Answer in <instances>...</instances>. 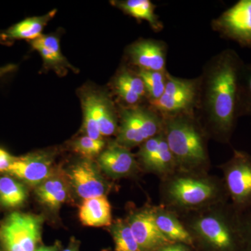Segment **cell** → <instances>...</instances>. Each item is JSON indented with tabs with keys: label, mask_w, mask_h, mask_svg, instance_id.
I'll return each mask as SVG.
<instances>
[{
	"label": "cell",
	"mask_w": 251,
	"mask_h": 251,
	"mask_svg": "<svg viewBox=\"0 0 251 251\" xmlns=\"http://www.w3.org/2000/svg\"><path fill=\"white\" fill-rule=\"evenodd\" d=\"M161 133L156 136L150 138L140 145L138 158H139L140 164L145 171H150L153 161L156 158L158 149H159Z\"/></svg>",
	"instance_id": "30"
},
{
	"label": "cell",
	"mask_w": 251,
	"mask_h": 251,
	"mask_svg": "<svg viewBox=\"0 0 251 251\" xmlns=\"http://www.w3.org/2000/svg\"><path fill=\"white\" fill-rule=\"evenodd\" d=\"M130 60L139 70L166 72L168 46L164 41L142 39L128 47Z\"/></svg>",
	"instance_id": "13"
},
{
	"label": "cell",
	"mask_w": 251,
	"mask_h": 251,
	"mask_svg": "<svg viewBox=\"0 0 251 251\" xmlns=\"http://www.w3.org/2000/svg\"><path fill=\"white\" fill-rule=\"evenodd\" d=\"M177 170L174 156L162 131L159 149L150 172L158 175L161 179H164L174 174Z\"/></svg>",
	"instance_id": "23"
},
{
	"label": "cell",
	"mask_w": 251,
	"mask_h": 251,
	"mask_svg": "<svg viewBox=\"0 0 251 251\" xmlns=\"http://www.w3.org/2000/svg\"><path fill=\"white\" fill-rule=\"evenodd\" d=\"M98 161L100 169L113 179L130 176L138 170V162L128 149L117 143L103 150Z\"/></svg>",
	"instance_id": "14"
},
{
	"label": "cell",
	"mask_w": 251,
	"mask_h": 251,
	"mask_svg": "<svg viewBox=\"0 0 251 251\" xmlns=\"http://www.w3.org/2000/svg\"><path fill=\"white\" fill-rule=\"evenodd\" d=\"M82 105H83L84 128L87 136L95 140H101L103 136L100 134L97 115H96L93 94L86 97Z\"/></svg>",
	"instance_id": "28"
},
{
	"label": "cell",
	"mask_w": 251,
	"mask_h": 251,
	"mask_svg": "<svg viewBox=\"0 0 251 251\" xmlns=\"http://www.w3.org/2000/svg\"><path fill=\"white\" fill-rule=\"evenodd\" d=\"M126 14L147 21L155 31L163 29V24L156 13V6L150 0H126L113 3Z\"/></svg>",
	"instance_id": "18"
},
{
	"label": "cell",
	"mask_w": 251,
	"mask_h": 251,
	"mask_svg": "<svg viewBox=\"0 0 251 251\" xmlns=\"http://www.w3.org/2000/svg\"><path fill=\"white\" fill-rule=\"evenodd\" d=\"M68 178L75 193L84 200L105 196L109 189L106 181L89 160L72 166Z\"/></svg>",
	"instance_id": "12"
},
{
	"label": "cell",
	"mask_w": 251,
	"mask_h": 251,
	"mask_svg": "<svg viewBox=\"0 0 251 251\" xmlns=\"http://www.w3.org/2000/svg\"><path fill=\"white\" fill-rule=\"evenodd\" d=\"M244 62L233 49L211 57L198 79L194 112L208 138L230 143L239 118V85Z\"/></svg>",
	"instance_id": "1"
},
{
	"label": "cell",
	"mask_w": 251,
	"mask_h": 251,
	"mask_svg": "<svg viewBox=\"0 0 251 251\" xmlns=\"http://www.w3.org/2000/svg\"><path fill=\"white\" fill-rule=\"evenodd\" d=\"M14 160L15 158L10 155V153L0 148V173L7 172Z\"/></svg>",
	"instance_id": "32"
},
{
	"label": "cell",
	"mask_w": 251,
	"mask_h": 251,
	"mask_svg": "<svg viewBox=\"0 0 251 251\" xmlns=\"http://www.w3.org/2000/svg\"><path fill=\"white\" fill-rule=\"evenodd\" d=\"M161 190V205L177 214L229 202L222 178L208 173L175 172L162 179Z\"/></svg>",
	"instance_id": "3"
},
{
	"label": "cell",
	"mask_w": 251,
	"mask_h": 251,
	"mask_svg": "<svg viewBox=\"0 0 251 251\" xmlns=\"http://www.w3.org/2000/svg\"><path fill=\"white\" fill-rule=\"evenodd\" d=\"M81 223L90 227H107L112 224V208L106 196L85 199L79 209Z\"/></svg>",
	"instance_id": "16"
},
{
	"label": "cell",
	"mask_w": 251,
	"mask_h": 251,
	"mask_svg": "<svg viewBox=\"0 0 251 251\" xmlns=\"http://www.w3.org/2000/svg\"><path fill=\"white\" fill-rule=\"evenodd\" d=\"M115 88H122L147 99L145 85L138 74L123 70L115 78Z\"/></svg>",
	"instance_id": "27"
},
{
	"label": "cell",
	"mask_w": 251,
	"mask_h": 251,
	"mask_svg": "<svg viewBox=\"0 0 251 251\" xmlns=\"http://www.w3.org/2000/svg\"><path fill=\"white\" fill-rule=\"evenodd\" d=\"M219 168L229 202L241 214L251 211V154L234 150L230 158Z\"/></svg>",
	"instance_id": "5"
},
{
	"label": "cell",
	"mask_w": 251,
	"mask_h": 251,
	"mask_svg": "<svg viewBox=\"0 0 251 251\" xmlns=\"http://www.w3.org/2000/svg\"><path fill=\"white\" fill-rule=\"evenodd\" d=\"M55 11H51L46 16L32 17L23 20L21 22L8 28L0 35L4 42H11L20 39L33 41L42 35L43 29L50 20L55 14Z\"/></svg>",
	"instance_id": "17"
},
{
	"label": "cell",
	"mask_w": 251,
	"mask_h": 251,
	"mask_svg": "<svg viewBox=\"0 0 251 251\" xmlns=\"http://www.w3.org/2000/svg\"><path fill=\"white\" fill-rule=\"evenodd\" d=\"M239 117H251V64H246L241 72L239 85Z\"/></svg>",
	"instance_id": "26"
},
{
	"label": "cell",
	"mask_w": 251,
	"mask_h": 251,
	"mask_svg": "<svg viewBox=\"0 0 251 251\" xmlns=\"http://www.w3.org/2000/svg\"><path fill=\"white\" fill-rule=\"evenodd\" d=\"M211 28L224 39L251 47V0H239L211 21Z\"/></svg>",
	"instance_id": "9"
},
{
	"label": "cell",
	"mask_w": 251,
	"mask_h": 251,
	"mask_svg": "<svg viewBox=\"0 0 251 251\" xmlns=\"http://www.w3.org/2000/svg\"><path fill=\"white\" fill-rule=\"evenodd\" d=\"M151 211L157 227L167 239L196 249L191 234L176 212L163 205L151 206Z\"/></svg>",
	"instance_id": "15"
},
{
	"label": "cell",
	"mask_w": 251,
	"mask_h": 251,
	"mask_svg": "<svg viewBox=\"0 0 251 251\" xmlns=\"http://www.w3.org/2000/svg\"><path fill=\"white\" fill-rule=\"evenodd\" d=\"M163 131L177 171L207 173L210 166L205 131L194 111L161 115Z\"/></svg>",
	"instance_id": "4"
},
{
	"label": "cell",
	"mask_w": 251,
	"mask_h": 251,
	"mask_svg": "<svg viewBox=\"0 0 251 251\" xmlns=\"http://www.w3.org/2000/svg\"><path fill=\"white\" fill-rule=\"evenodd\" d=\"M198 79L173 76L168 72L164 94L149 106L161 115L194 111L197 99Z\"/></svg>",
	"instance_id": "8"
},
{
	"label": "cell",
	"mask_w": 251,
	"mask_h": 251,
	"mask_svg": "<svg viewBox=\"0 0 251 251\" xmlns=\"http://www.w3.org/2000/svg\"><path fill=\"white\" fill-rule=\"evenodd\" d=\"M192 237L195 249L203 251H245L244 219L227 202L178 214Z\"/></svg>",
	"instance_id": "2"
},
{
	"label": "cell",
	"mask_w": 251,
	"mask_h": 251,
	"mask_svg": "<svg viewBox=\"0 0 251 251\" xmlns=\"http://www.w3.org/2000/svg\"><path fill=\"white\" fill-rule=\"evenodd\" d=\"M245 251H251V210L243 214Z\"/></svg>",
	"instance_id": "31"
},
{
	"label": "cell",
	"mask_w": 251,
	"mask_h": 251,
	"mask_svg": "<svg viewBox=\"0 0 251 251\" xmlns=\"http://www.w3.org/2000/svg\"><path fill=\"white\" fill-rule=\"evenodd\" d=\"M94 108L102 136L115 134L117 119L112 102L107 97L93 94Z\"/></svg>",
	"instance_id": "20"
},
{
	"label": "cell",
	"mask_w": 251,
	"mask_h": 251,
	"mask_svg": "<svg viewBox=\"0 0 251 251\" xmlns=\"http://www.w3.org/2000/svg\"><path fill=\"white\" fill-rule=\"evenodd\" d=\"M104 147L105 142L103 139L95 140L87 135L75 140L73 145L74 151L87 160L100 155Z\"/></svg>",
	"instance_id": "29"
},
{
	"label": "cell",
	"mask_w": 251,
	"mask_h": 251,
	"mask_svg": "<svg viewBox=\"0 0 251 251\" xmlns=\"http://www.w3.org/2000/svg\"><path fill=\"white\" fill-rule=\"evenodd\" d=\"M36 194L44 205L55 210L65 202L68 196V187L64 180L52 176L37 186Z\"/></svg>",
	"instance_id": "19"
},
{
	"label": "cell",
	"mask_w": 251,
	"mask_h": 251,
	"mask_svg": "<svg viewBox=\"0 0 251 251\" xmlns=\"http://www.w3.org/2000/svg\"><path fill=\"white\" fill-rule=\"evenodd\" d=\"M137 74L143 81L149 103L156 101L161 98L164 94L166 89L168 72H157L138 70Z\"/></svg>",
	"instance_id": "25"
},
{
	"label": "cell",
	"mask_w": 251,
	"mask_h": 251,
	"mask_svg": "<svg viewBox=\"0 0 251 251\" xmlns=\"http://www.w3.org/2000/svg\"><path fill=\"white\" fill-rule=\"evenodd\" d=\"M121 125L116 143L126 149L141 145L156 136L163 129L161 115L148 107H128L122 109Z\"/></svg>",
	"instance_id": "6"
},
{
	"label": "cell",
	"mask_w": 251,
	"mask_h": 251,
	"mask_svg": "<svg viewBox=\"0 0 251 251\" xmlns=\"http://www.w3.org/2000/svg\"><path fill=\"white\" fill-rule=\"evenodd\" d=\"M35 251H61V245L59 243H55L52 246H39Z\"/></svg>",
	"instance_id": "34"
},
{
	"label": "cell",
	"mask_w": 251,
	"mask_h": 251,
	"mask_svg": "<svg viewBox=\"0 0 251 251\" xmlns=\"http://www.w3.org/2000/svg\"><path fill=\"white\" fill-rule=\"evenodd\" d=\"M0 251H4V249H3L2 247H1V246L0 247Z\"/></svg>",
	"instance_id": "36"
},
{
	"label": "cell",
	"mask_w": 251,
	"mask_h": 251,
	"mask_svg": "<svg viewBox=\"0 0 251 251\" xmlns=\"http://www.w3.org/2000/svg\"><path fill=\"white\" fill-rule=\"evenodd\" d=\"M114 251H142L126 220H117L110 226Z\"/></svg>",
	"instance_id": "24"
},
{
	"label": "cell",
	"mask_w": 251,
	"mask_h": 251,
	"mask_svg": "<svg viewBox=\"0 0 251 251\" xmlns=\"http://www.w3.org/2000/svg\"><path fill=\"white\" fill-rule=\"evenodd\" d=\"M7 173L26 184L38 186L52 176V158L45 153L15 158Z\"/></svg>",
	"instance_id": "11"
},
{
	"label": "cell",
	"mask_w": 251,
	"mask_h": 251,
	"mask_svg": "<svg viewBox=\"0 0 251 251\" xmlns=\"http://www.w3.org/2000/svg\"><path fill=\"white\" fill-rule=\"evenodd\" d=\"M27 192L24 185L9 176L0 177V204L6 208L22 205L27 200Z\"/></svg>",
	"instance_id": "21"
},
{
	"label": "cell",
	"mask_w": 251,
	"mask_h": 251,
	"mask_svg": "<svg viewBox=\"0 0 251 251\" xmlns=\"http://www.w3.org/2000/svg\"><path fill=\"white\" fill-rule=\"evenodd\" d=\"M33 49L40 53L46 64L57 66L65 62L61 52L58 39L50 35H41L31 41Z\"/></svg>",
	"instance_id": "22"
},
{
	"label": "cell",
	"mask_w": 251,
	"mask_h": 251,
	"mask_svg": "<svg viewBox=\"0 0 251 251\" xmlns=\"http://www.w3.org/2000/svg\"><path fill=\"white\" fill-rule=\"evenodd\" d=\"M42 217L11 213L0 226V244L4 251H35L41 242Z\"/></svg>",
	"instance_id": "7"
},
{
	"label": "cell",
	"mask_w": 251,
	"mask_h": 251,
	"mask_svg": "<svg viewBox=\"0 0 251 251\" xmlns=\"http://www.w3.org/2000/svg\"><path fill=\"white\" fill-rule=\"evenodd\" d=\"M126 221L142 251H155L173 243L157 227L151 206L133 211Z\"/></svg>",
	"instance_id": "10"
},
{
	"label": "cell",
	"mask_w": 251,
	"mask_h": 251,
	"mask_svg": "<svg viewBox=\"0 0 251 251\" xmlns=\"http://www.w3.org/2000/svg\"><path fill=\"white\" fill-rule=\"evenodd\" d=\"M61 251H80V249H79V244H77V242H73L70 243L69 247L66 248L65 249H63V250Z\"/></svg>",
	"instance_id": "35"
},
{
	"label": "cell",
	"mask_w": 251,
	"mask_h": 251,
	"mask_svg": "<svg viewBox=\"0 0 251 251\" xmlns=\"http://www.w3.org/2000/svg\"><path fill=\"white\" fill-rule=\"evenodd\" d=\"M193 248L179 243H172L155 251H193Z\"/></svg>",
	"instance_id": "33"
}]
</instances>
